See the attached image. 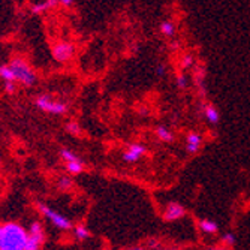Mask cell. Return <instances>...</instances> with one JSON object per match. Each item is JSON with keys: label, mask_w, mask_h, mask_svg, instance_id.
I'll return each mask as SVG.
<instances>
[{"label": "cell", "mask_w": 250, "mask_h": 250, "mask_svg": "<svg viewBox=\"0 0 250 250\" xmlns=\"http://www.w3.org/2000/svg\"><path fill=\"white\" fill-rule=\"evenodd\" d=\"M186 216V208L180 202H169L164 210V220L165 222H177Z\"/></svg>", "instance_id": "ba28073f"}, {"label": "cell", "mask_w": 250, "mask_h": 250, "mask_svg": "<svg viewBox=\"0 0 250 250\" xmlns=\"http://www.w3.org/2000/svg\"><path fill=\"white\" fill-rule=\"evenodd\" d=\"M148 247H150L151 250H159V243H157V240H150V241H148Z\"/></svg>", "instance_id": "4dcf8cb0"}, {"label": "cell", "mask_w": 250, "mask_h": 250, "mask_svg": "<svg viewBox=\"0 0 250 250\" xmlns=\"http://www.w3.org/2000/svg\"><path fill=\"white\" fill-rule=\"evenodd\" d=\"M146 153H147L146 146H143L140 143H132L126 147V150L123 153V161L127 164H135V162H138Z\"/></svg>", "instance_id": "52a82bcc"}, {"label": "cell", "mask_w": 250, "mask_h": 250, "mask_svg": "<svg viewBox=\"0 0 250 250\" xmlns=\"http://www.w3.org/2000/svg\"><path fill=\"white\" fill-rule=\"evenodd\" d=\"M196 63V59L193 56V53L190 51H186L183 56L180 57V66L183 67V69H189V67H193Z\"/></svg>", "instance_id": "e0dca14e"}, {"label": "cell", "mask_w": 250, "mask_h": 250, "mask_svg": "<svg viewBox=\"0 0 250 250\" xmlns=\"http://www.w3.org/2000/svg\"><path fill=\"white\" fill-rule=\"evenodd\" d=\"M154 133H156L157 138L161 141H164V143H172L174 141V133L165 126H157Z\"/></svg>", "instance_id": "5bb4252c"}, {"label": "cell", "mask_w": 250, "mask_h": 250, "mask_svg": "<svg viewBox=\"0 0 250 250\" xmlns=\"http://www.w3.org/2000/svg\"><path fill=\"white\" fill-rule=\"evenodd\" d=\"M249 206H250V199H249Z\"/></svg>", "instance_id": "e575fe53"}, {"label": "cell", "mask_w": 250, "mask_h": 250, "mask_svg": "<svg viewBox=\"0 0 250 250\" xmlns=\"http://www.w3.org/2000/svg\"><path fill=\"white\" fill-rule=\"evenodd\" d=\"M220 241H222V244L223 246H228V247H234L235 246V235L232 234V232H226V234H223L222 235V238H220Z\"/></svg>", "instance_id": "7402d4cb"}, {"label": "cell", "mask_w": 250, "mask_h": 250, "mask_svg": "<svg viewBox=\"0 0 250 250\" xmlns=\"http://www.w3.org/2000/svg\"><path fill=\"white\" fill-rule=\"evenodd\" d=\"M60 157L63 159L64 162H71V161H77V159H80L77 156V153H74L72 150L69 148H62L60 150Z\"/></svg>", "instance_id": "ffe728a7"}, {"label": "cell", "mask_w": 250, "mask_h": 250, "mask_svg": "<svg viewBox=\"0 0 250 250\" xmlns=\"http://www.w3.org/2000/svg\"><path fill=\"white\" fill-rule=\"evenodd\" d=\"M204 138L202 135L196 130H189L186 135V150L189 154H196L202 148Z\"/></svg>", "instance_id": "30bf717a"}, {"label": "cell", "mask_w": 250, "mask_h": 250, "mask_svg": "<svg viewBox=\"0 0 250 250\" xmlns=\"http://www.w3.org/2000/svg\"><path fill=\"white\" fill-rule=\"evenodd\" d=\"M27 231L18 223L0 225V250H24Z\"/></svg>", "instance_id": "6da1fadb"}, {"label": "cell", "mask_w": 250, "mask_h": 250, "mask_svg": "<svg viewBox=\"0 0 250 250\" xmlns=\"http://www.w3.org/2000/svg\"><path fill=\"white\" fill-rule=\"evenodd\" d=\"M57 186H59L60 190H69V189H72L74 183H72V180H71V178H67V177H60Z\"/></svg>", "instance_id": "603a6c76"}, {"label": "cell", "mask_w": 250, "mask_h": 250, "mask_svg": "<svg viewBox=\"0 0 250 250\" xmlns=\"http://www.w3.org/2000/svg\"><path fill=\"white\" fill-rule=\"evenodd\" d=\"M156 74H157L159 77L165 75V74H167V66H165V64H162V63H159V64L156 66Z\"/></svg>", "instance_id": "83f0119b"}, {"label": "cell", "mask_w": 250, "mask_h": 250, "mask_svg": "<svg viewBox=\"0 0 250 250\" xmlns=\"http://www.w3.org/2000/svg\"><path fill=\"white\" fill-rule=\"evenodd\" d=\"M175 84H177V87H178L180 90L188 88V85H189V78H188V75H186L183 71H178V72L175 74Z\"/></svg>", "instance_id": "ac0fdd59"}, {"label": "cell", "mask_w": 250, "mask_h": 250, "mask_svg": "<svg viewBox=\"0 0 250 250\" xmlns=\"http://www.w3.org/2000/svg\"><path fill=\"white\" fill-rule=\"evenodd\" d=\"M198 228L202 234H207V235H214L219 232V225L213 220H208V219L198 220Z\"/></svg>", "instance_id": "7c38bea8"}, {"label": "cell", "mask_w": 250, "mask_h": 250, "mask_svg": "<svg viewBox=\"0 0 250 250\" xmlns=\"http://www.w3.org/2000/svg\"><path fill=\"white\" fill-rule=\"evenodd\" d=\"M64 129L67 133H71V135H80L81 133V126L77 122H67Z\"/></svg>", "instance_id": "cb8c5ba5"}, {"label": "cell", "mask_w": 250, "mask_h": 250, "mask_svg": "<svg viewBox=\"0 0 250 250\" xmlns=\"http://www.w3.org/2000/svg\"><path fill=\"white\" fill-rule=\"evenodd\" d=\"M207 250H234V247H228V246L220 244V246H211V247H208Z\"/></svg>", "instance_id": "f546056e"}, {"label": "cell", "mask_w": 250, "mask_h": 250, "mask_svg": "<svg viewBox=\"0 0 250 250\" xmlns=\"http://www.w3.org/2000/svg\"><path fill=\"white\" fill-rule=\"evenodd\" d=\"M0 78H2L3 81H15L14 80V75H12V71H11V67L8 64L0 66Z\"/></svg>", "instance_id": "44dd1931"}, {"label": "cell", "mask_w": 250, "mask_h": 250, "mask_svg": "<svg viewBox=\"0 0 250 250\" xmlns=\"http://www.w3.org/2000/svg\"><path fill=\"white\" fill-rule=\"evenodd\" d=\"M35 106L39 111L47 112V114H51V116H63V114H66V112H67V104L62 102V101H56L50 95H39V96H36Z\"/></svg>", "instance_id": "3957f363"}, {"label": "cell", "mask_w": 250, "mask_h": 250, "mask_svg": "<svg viewBox=\"0 0 250 250\" xmlns=\"http://www.w3.org/2000/svg\"><path fill=\"white\" fill-rule=\"evenodd\" d=\"M57 5H59L57 0H43V2H38V3L32 5L30 11H32V14L42 15V14H45V12L50 11V9H53Z\"/></svg>", "instance_id": "4fadbf2b"}, {"label": "cell", "mask_w": 250, "mask_h": 250, "mask_svg": "<svg viewBox=\"0 0 250 250\" xmlns=\"http://www.w3.org/2000/svg\"><path fill=\"white\" fill-rule=\"evenodd\" d=\"M38 208H39V211L47 217L56 228H59V229H62V231H67V229H71L72 228V223H71V220L67 219V217H64L63 214H60V213H57V211H54L53 208H50L48 206H45V204H42V202H39L38 204Z\"/></svg>", "instance_id": "277c9868"}, {"label": "cell", "mask_w": 250, "mask_h": 250, "mask_svg": "<svg viewBox=\"0 0 250 250\" xmlns=\"http://www.w3.org/2000/svg\"><path fill=\"white\" fill-rule=\"evenodd\" d=\"M161 250H181L178 247H167V249H161Z\"/></svg>", "instance_id": "1f68e13d"}, {"label": "cell", "mask_w": 250, "mask_h": 250, "mask_svg": "<svg viewBox=\"0 0 250 250\" xmlns=\"http://www.w3.org/2000/svg\"><path fill=\"white\" fill-rule=\"evenodd\" d=\"M57 3L64 6V8H72L74 3H75V0H57Z\"/></svg>", "instance_id": "f1b7e54d"}, {"label": "cell", "mask_w": 250, "mask_h": 250, "mask_svg": "<svg viewBox=\"0 0 250 250\" xmlns=\"http://www.w3.org/2000/svg\"><path fill=\"white\" fill-rule=\"evenodd\" d=\"M127 250H146L144 247H132V249H127Z\"/></svg>", "instance_id": "d6a6232c"}, {"label": "cell", "mask_w": 250, "mask_h": 250, "mask_svg": "<svg viewBox=\"0 0 250 250\" xmlns=\"http://www.w3.org/2000/svg\"><path fill=\"white\" fill-rule=\"evenodd\" d=\"M74 234H75V238L77 240H87L90 237L88 229L85 228L84 225H77L75 228H74Z\"/></svg>", "instance_id": "d6986e66"}, {"label": "cell", "mask_w": 250, "mask_h": 250, "mask_svg": "<svg viewBox=\"0 0 250 250\" xmlns=\"http://www.w3.org/2000/svg\"><path fill=\"white\" fill-rule=\"evenodd\" d=\"M169 48H171L172 51H180V50H181V42H180L178 39H174V41H171V43H169Z\"/></svg>", "instance_id": "4316f807"}, {"label": "cell", "mask_w": 250, "mask_h": 250, "mask_svg": "<svg viewBox=\"0 0 250 250\" xmlns=\"http://www.w3.org/2000/svg\"><path fill=\"white\" fill-rule=\"evenodd\" d=\"M5 92L8 95H12L17 92V85H15V81H5Z\"/></svg>", "instance_id": "d4e9b609"}, {"label": "cell", "mask_w": 250, "mask_h": 250, "mask_svg": "<svg viewBox=\"0 0 250 250\" xmlns=\"http://www.w3.org/2000/svg\"><path fill=\"white\" fill-rule=\"evenodd\" d=\"M0 161H2V153H0Z\"/></svg>", "instance_id": "836d02e7"}, {"label": "cell", "mask_w": 250, "mask_h": 250, "mask_svg": "<svg viewBox=\"0 0 250 250\" xmlns=\"http://www.w3.org/2000/svg\"><path fill=\"white\" fill-rule=\"evenodd\" d=\"M66 164V171L72 174V175H78L84 171V164L77 159V161H71V162H64Z\"/></svg>", "instance_id": "2e32d148"}, {"label": "cell", "mask_w": 250, "mask_h": 250, "mask_svg": "<svg viewBox=\"0 0 250 250\" xmlns=\"http://www.w3.org/2000/svg\"><path fill=\"white\" fill-rule=\"evenodd\" d=\"M198 63H195L193 66V83L198 87H206V77H207V72H206V66H204L202 60H196Z\"/></svg>", "instance_id": "8fae6325"}, {"label": "cell", "mask_w": 250, "mask_h": 250, "mask_svg": "<svg viewBox=\"0 0 250 250\" xmlns=\"http://www.w3.org/2000/svg\"><path fill=\"white\" fill-rule=\"evenodd\" d=\"M199 108L202 111L204 117L207 119V122L210 125H219L220 122V112H219V108L211 104V102H206V101H201L199 104Z\"/></svg>", "instance_id": "9c48e42d"}, {"label": "cell", "mask_w": 250, "mask_h": 250, "mask_svg": "<svg viewBox=\"0 0 250 250\" xmlns=\"http://www.w3.org/2000/svg\"><path fill=\"white\" fill-rule=\"evenodd\" d=\"M8 66L11 67L12 75L15 83H20L24 87H33L38 83V75L32 69V66L26 62V59L22 57H14Z\"/></svg>", "instance_id": "7a4b0ae2"}, {"label": "cell", "mask_w": 250, "mask_h": 250, "mask_svg": "<svg viewBox=\"0 0 250 250\" xmlns=\"http://www.w3.org/2000/svg\"><path fill=\"white\" fill-rule=\"evenodd\" d=\"M42 243H43V228L39 222H33L27 232L24 250H39Z\"/></svg>", "instance_id": "8992f818"}, {"label": "cell", "mask_w": 250, "mask_h": 250, "mask_svg": "<svg viewBox=\"0 0 250 250\" xmlns=\"http://www.w3.org/2000/svg\"><path fill=\"white\" fill-rule=\"evenodd\" d=\"M196 90H198V92H196L198 98H199L201 101H206V99H207V90H206V87H198Z\"/></svg>", "instance_id": "484cf974"}, {"label": "cell", "mask_w": 250, "mask_h": 250, "mask_svg": "<svg viewBox=\"0 0 250 250\" xmlns=\"http://www.w3.org/2000/svg\"><path fill=\"white\" fill-rule=\"evenodd\" d=\"M159 30H161V33L167 38H171L174 36L175 33V22L171 21V20H165L161 22V27H159Z\"/></svg>", "instance_id": "9a60e30c"}, {"label": "cell", "mask_w": 250, "mask_h": 250, "mask_svg": "<svg viewBox=\"0 0 250 250\" xmlns=\"http://www.w3.org/2000/svg\"><path fill=\"white\" fill-rule=\"evenodd\" d=\"M75 45L72 42H66V41H62V42H57L54 43L53 47V57L56 59V62L59 63H67L71 62L72 57L75 56Z\"/></svg>", "instance_id": "5b68a950"}]
</instances>
